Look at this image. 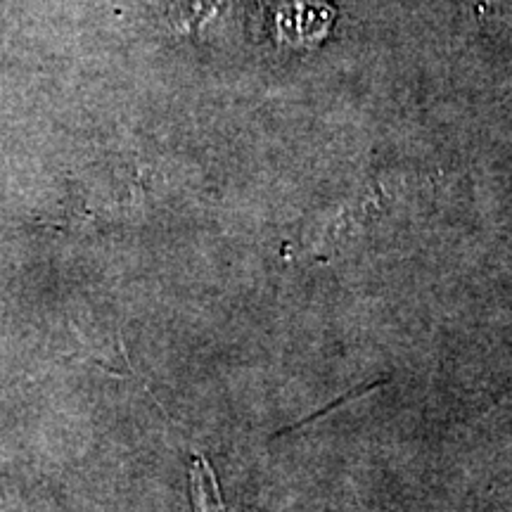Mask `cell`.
<instances>
[{
    "label": "cell",
    "instance_id": "obj_1",
    "mask_svg": "<svg viewBox=\"0 0 512 512\" xmlns=\"http://www.w3.org/2000/svg\"><path fill=\"white\" fill-rule=\"evenodd\" d=\"M190 494L195 512H228L214 470L202 456L192 458L190 463Z\"/></svg>",
    "mask_w": 512,
    "mask_h": 512
}]
</instances>
